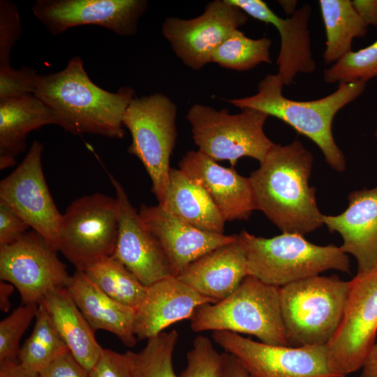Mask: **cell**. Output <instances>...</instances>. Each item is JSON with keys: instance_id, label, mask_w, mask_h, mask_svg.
<instances>
[{"instance_id": "cell-21", "label": "cell", "mask_w": 377, "mask_h": 377, "mask_svg": "<svg viewBox=\"0 0 377 377\" xmlns=\"http://www.w3.org/2000/svg\"><path fill=\"white\" fill-rule=\"evenodd\" d=\"M215 303L175 276L158 281L147 288L136 308L133 331L138 339L158 335L170 325L191 318L200 306Z\"/></svg>"}, {"instance_id": "cell-37", "label": "cell", "mask_w": 377, "mask_h": 377, "mask_svg": "<svg viewBox=\"0 0 377 377\" xmlns=\"http://www.w3.org/2000/svg\"><path fill=\"white\" fill-rule=\"evenodd\" d=\"M89 377H131L129 350L119 353L104 349Z\"/></svg>"}, {"instance_id": "cell-46", "label": "cell", "mask_w": 377, "mask_h": 377, "mask_svg": "<svg viewBox=\"0 0 377 377\" xmlns=\"http://www.w3.org/2000/svg\"><path fill=\"white\" fill-rule=\"evenodd\" d=\"M374 135H375V138H376V142H377V125H376V130H375V134H374Z\"/></svg>"}, {"instance_id": "cell-44", "label": "cell", "mask_w": 377, "mask_h": 377, "mask_svg": "<svg viewBox=\"0 0 377 377\" xmlns=\"http://www.w3.org/2000/svg\"><path fill=\"white\" fill-rule=\"evenodd\" d=\"M14 290V286L11 283L1 281L0 283V309L7 312L10 307V298Z\"/></svg>"}, {"instance_id": "cell-24", "label": "cell", "mask_w": 377, "mask_h": 377, "mask_svg": "<svg viewBox=\"0 0 377 377\" xmlns=\"http://www.w3.org/2000/svg\"><path fill=\"white\" fill-rule=\"evenodd\" d=\"M49 124H57L56 117L34 94L0 101V170L16 164L31 131Z\"/></svg>"}, {"instance_id": "cell-2", "label": "cell", "mask_w": 377, "mask_h": 377, "mask_svg": "<svg viewBox=\"0 0 377 377\" xmlns=\"http://www.w3.org/2000/svg\"><path fill=\"white\" fill-rule=\"evenodd\" d=\"M34 94L53 112L57 125L65 131L114 139L124 137V116L135 97L128 86L112 92L96 85L77 56L61 71L38 74Z\"/></svg>"}, {"instance_id": "cell-9", "label": "cell", "mask_w": 377, "mask_h": 377, "mask_svg": "<svg viewBox=\"0 0 377 377\" xmlns=\"http://www.w3.org/2000/svg\"><path fill=\"white\" fill-rule=\"evenodd\" d=\"M119 230L116 198L101 193L74 200L62 214L58 251L75 267L85 271L114 254Z\"/></svg>"}, {"instance_id": "cell-43", "label": "cell", "mask_w": 377, "mask_h": 377, "mask_svg": "<svg viewBox=\"0 0 377 377\" xmlns=\"http://www.w3.org/2000/svg\"><path fill=\"white\" fill-rule=\"evenodd\" d=\"M361 369L359 377H377V340Z\"/></svg>"}, {"instance_id": "cell-45", "label": "cell", "mask_w": 377, "mask_h": 377, "mask_svg": "<svg viewBox=\"0 0 377 377\" xmlns=\"http://www.w3.org/2000/svg\"><path fill=\"white\" fill-rule=\"evenodd\" d=\"M278 3L281 6L288 17L293 15L297 9V1L289 0H280Z\"/></svg>"}, {"instance_id": "cell-11", "label": "cell", "mask_w": 377, "mask_h": 377, "mask_svg": "<svg viewBox=\"0 0 377 377\" xmlns=\"http://www.w3.org/2000/svg\"><path fill=\"white\" fill-rule=\"evenodd\" d=\"M212 337L251 377H344L331 367L327 345H271L228 331H214Z\"/></svg>"}, {"instance_id": "cell-19", "label": "cell", "mask_w": 377, "mask_h": 377, "mask_svg": "<svg viewBox=\"0 0 377 377\" xmlns=\"http://www.w3.org/2000/svg\"><path fill=\"white\" fill-rule=\"evenodd\" d=\"M179 168L205 190L226 222L247 220L256 210L249 178L234 168L223 167L198 150L186 152Z\"/></svg>"}, {"instance_id": "cell-30", "label": "cell", "mask_w": 377, "mask_h": 377, "mask_svg": "<svg viewBox=\"0 0 377 377\" xmlns=\"http://www.w3.org/2000/svg\"><path fill=\"white\" fill-rule=\"evenodd\" d=\"M271 44L267 37L253 39L236 29L214 50L211 62L231 70L249 71L261 63H271Z\"/></svg>"}, {"instance_id": "cell-15", "label": "cell", "mask_w": 377, "mask_h": 377, "mask_svg": "<svg viewBox=\"0 0 377 377\" xmlns=\"http://www.w3.org/2000/svg\"><path fill=\"white\" fill-rule=\"evenodd\" d=\"M147 7L146 0H37L31 10L54 36L91 24L131 36L138 31L139 20Z\"/></svg>"}, {"instance_id": "cell-39", "label": "cell", "mask_w": 377, "mask_h": 377, "mask_svg": "<svg viewBox=\"0 0 377 377\" xmlns=\"http://www.w3.org/2000/svg\"><path fill=\"white\" fill-rule=\"evenodd\" d=\"M29 229L24 221L0 204V246L15 242Z\"/></svg>"}, {"instance_id": "cell-28", "label": "cell", "mask_w": 377, "mask_h": 377, "mask_svg": "<svg viewBox=\"0 0 377 377\" xmlns=\"http://www.w3.org/2000/svg\"><path fill=\"white\" fill-rule=\"evenodd\" d=\"M84 272L112 299L135 309L146 294L147 287L112 256L93 265Z\"/></svg>"}, {"instance_id": "cell-17", "label": "cell", "mask_w": 377, "mask_h": 377, "mask_svg": "<svg viewBox=\"0 0 377 377\" xmlns=\"http://www.w3.org/2000/svg\"><path fill=\"white\" fill-rule=\"evenodd\" d=\"M138 213L145 228L161 246L175 277L200 257L238 237V235H226L196 228L172 215L159 204H142Z\"/></svg>"}, {"instance_id": "cell-3", "label": "cell", "mask_w": 377, "mask_h": 377, "mask_svg": "<svg viewBox=\"0 0 377 377\" xmlns=\"http://www.w3.org/2000/svg\"><path fill=\"white\" fill-rule=\"evenodd\" d=\"M366 84L360 80L339 84L325 97L300 101L283 95L284 84L278 73L267 74L259 82L256 94L226 101L240 109L257 110L286 123L318 147L332 170L343 172L346 161L334 139L332 122L339 110L364 93Z\"/></svg>"}, {"instance_id": "cell-20", "label": "cell", "mask_w": 377, "mask_h": 377, "mask_svg": "<svg viewBox=\"0 0 377 377\" xmlns=\"http://www.w3.org/2000/svg\"><path fill=\"white\" fill-rule=\"evenodd\" d=\"M348 207L338 215L323 216L330 233H339L343 239L341 249L356 259V274L377 265V186L362 188L348 195Z\"/></svg>"}, {"instance_id": "cell-10", "label": "cell", "mask_w": 377, "mask_h": 377, "mask_svg": "<svg viewBox=\"0 0 377 377\" xmlns=\"http://www.w3.org/2000/svg\"><path fill=\"white\" fill-rule=\"evenodd\" d=\"M341 322L327 344L332 369L346 377L364 365L377 336V265L349 281Z\"/></svg>"}, {"instance_id": "cell-33", "label": "cell", "mask_w": 377, "mask_h": 377, "mask_svg": "<svg viewBox=\"0 0 377 377\" xmlns=\"http://www.w3.org/2000/svg\"><path fill=\"white\" fill-rule=\"evenodd\" d=\"M38 308L37 304H22L0 322V363L18 360L20 339Z\"/></svg>"}, {"instance_id": "cell-42", "label": "cell", "mask_w": 377, "mask_h": 377, "mask_svg": "<svg viewBox=\"0 0 377 377\" xmlns=\"http://www.w3.org/2000/svg\"><path fill=\"white\" fill-rule=\"evenodd\" d=\"M0 377H38V374L24 368L15 360L0 363Z\"/></svg>"}, {"instance_id": "cell-1", "label": "cell", "mask_w": 377, "mask_h": 377, "mask_svg": "<svg viewBox=\"0 0 377 377\" xmlns=\"http://www.w3.org/2000/svg\"><path fill=\"white\" fill-rule=\"evenodd\" d=\"M313 156L297 139L274 144L249 177L256 210L283 233L301 235L323 225L316 188L309 185Z\"/></svg>"}, {"instance_id": "cell-41", "label": "cell", "mask_w": 377, "mask_h": 377, "mask_svg": "<svg viewBox=\"0 0 377 377\" xmlns=\"http://www.w3.org/2000/svg\"><path fill=\"white\" fill-rule=\"evenodd\" d=\"M223 364L221 377H251L237 359L228 353H223Z\"/></svg>"}, {"instance_id": "cell-25", "label": "cell", "mask_w": 377, "mask_h": 377, "mask_svg": "<svg viewBox=\"0 0 377 377\" xmlns=\"http://www.w3.org/2000/svg\"><path fill=\"white\" fill-rule=\"evenodd\" d=\"M39 304L46 310L69 351L89 373L98 361L103 348L66 288L50 291Z\"/></svg>"}, {"instance_id": "cell-12", "label": "cell", "mask_w": 377, "mask_h": 377, "mask_svg": "<svg viewBox=\"0 0 377 377\" xmlns=\"http://www.w3.org/2000/svg\"><path fill=\"white\" fill-rule=\"evenodd\" d=\"M43 145L34 140L24 159L0 182V204L24 221L58 251L62 214L50 194L43 170Z\"/></svg>"}, {"instance_id": "cell-5", "label": "cell", "mask_w": 377, "mask_h": 377, "mask_svg": "<svg viewBox=\"0 0 377 377\" xmlns=\"http://www.w3.org/2000/svg\"><path fill=\"white\" fill-rule=\"evenodd\" d=\"M349 281L316 275L279 288L288 346L327 345L343 316Z\"/></svg>"}, {"instance_id": "cell-32", "label": "cell", "mask_w": 377, "mask_h": 377, "mask_svg": "<svg viewBox=\"0 0 377 377\" xmlns=\"http://www.w3.org/2000/svg\"><path fill=\"white\" fill-rule=\"evenodd\" d=\"M377 77V39L371 45L351 51L326 68L323 80L327 83L367 82Z\"/></svg>"}, {"instance_id": "cell-36", "label": "cell", "mask_w": 377, "mask_h": 377, "mask_svg": "<svg viewBox=\"0 0 377 377\" xmlns=\"http://www.w3.org/2000/svg\"><path fill=\"white\" fill-rule=\"evenodd\" d=\"M21 34L22 24L17 6L10 0H1L0 66L10 65V53Z\"/></svg>"}, {"instance_id": "cell-26", "label": "cell", "mask_w": 377, "mask_h": 377, "mask_svg": "<svg viewBox=\"0 0 377 377\" xmlns=\"http://www.w3.org/2000/svg\"><path fill=\"white\" fill-rule=\"evenodd\" d=\"M165 210L202 230L223 234L225 220L205 190L180 169L171 168L163 200Z\"/></svg>"}, {"instance_id": "cell-27", "label": "cell", "mask_w": 377, "mask_h": 377, "mask_svg": "<svg viewBox=\"0 0 377 377\" xmlns=\"http://www.w3.org/2000/svg\"><path fill=\"white\" fill-rule=\"evenodd\" d=\"M318 4L326 34L323 60L334 64L352 51L354 38L366 36L368 27L350 0H319Z\"/></svg>"}, {"instance_id": "cell-6", "label": "cell", "mask_w": 377, "mask_h": 377, "mask_svg": "<svg viewBox=\"0 0 377 377\" xmlns=\"http://www.w3.org/2000/svg\"><path fill=\"white\" fill-rule=\"evenodd\" d=\"M193 332L228 331L261 342L288 346L281 312L279 288L247 276L228 297L200 306L191 318Z\"/></svg>"}, {"instance_id": "cell-23", "label": "cell", "mask_w": 377, "mask_h": 377, "mask_svg": "<svg viewBox=\"0 0 377 377\" xmlns=\"http://www.w3.org/2000/svg\"><path fill=\"white\" fill-rule=\"evenodd\" d=\"M66 288L94 331L110 332L125 346H135L137 343L133 331L135 308L112 299L84 271L75 270Z\"/></svg>"}, {"instance_id": "cell-8", "label": "cell", "mask_w": 377, "mask_h": 377, "mask_svg": "<svg viewBox=\"0 0 377 377\" xmlns=\"http://www.w3.org/2000/svg\"><path fill=\"white\" fill-rule=\"evenodd\" d=\"M177 107L167 96L155 93L135 97L123 119L130 132L128 152L144 165L158 203L164 198L171 168L170 156L177 138Z\"/></svg>"}, {"instance_id": "cell-38", "label": "cell", "mask_w": 377, "mask_h": 377, "mask_svg": "<svg viewBox=\"0 0 377 377\" xmlns=\"http://www.w3.org/2000/svg\"><path fill=\"white\" fill-rule=\"evenodd\" d=\"M38 377H89V375L69 350H67L39 372Z\"/></svg>"}, {"instance_id": "cell-13", "label": "cell", "mask_w": 377, "mask_h": 377, "mask_svg": "<svg viewBox=\"0 0 377 377\" xmlns=\"http://www.w3.org/2000/svg\"><path fill=\"white\" fill-rule=\"evenodd\" d=\"M57 251L31 229L15 242L0 246V279L14 286L22 303L38 305L50 291L71 279Z\"/></svg>"}, {"instance_id": "cell-14", "label": "cell", "mask_w": 377, "mask_h": 377, "mask_svg": "<svg viewBox=\"0 0 377 377\" xmlns=\"http://www.w3.org/2000/svg\"><path fill=\"white\" fill-rule=\"evenodd\" d=\"M247 20L248 15L228 0H214L195 18H165L161 31L182 63L199 71L211 62L213 52L225 39Z\"/></svg>"}, {"instance_id": "cell-16", "label": "cell", "mask_w": 377, "mask_h": 377, "mask_svg": "<svg viewBox=\"0 0 377 377\" xmlns=\"http://www.w3.org/2000/svg\"><path fill=\"white\" fill-rule=\"evenodd\" d=\"M110 179L119 205V230L112 257L146 287L174 276L164 251L144 226L124 187L110 175Z\"/></svg>"}, {"instance_id": "cell-35", "label": "cell", "mask_w": 377, "mask_h": 377, "mask_svg": "<svg viewBox=\"0 0 377 377\" xmlns=\"http://www.w3.org/2000/svg\"><path fill=\"white\" fill-rule=\"evenodd\" d=\"M38 74L34 68L0 66V101L34 94Z\"/></svg>"}, {"instance_id": "cell-18", "label": "cell", "mask_w": 377, "mask_h": 377, "mask_svg": "<svg viewBox=\"0 0 377 377\" xmlns=\"http://www.w3.org/2000/svg\"><path fill=\"white\" fill-rule=\"evenodd\" d=\"M228 1L247 15L276 27L281 38L276 58L277 73L284 85L290 84L298 73H311L315 71L316 64L311 49L309 29L311 8L309 4H304L290 17L282 18L261 0Z\"/></svg>"}, {"instance_id": "cell-29", "label": "cell", "mask_w": 377, "mask_h": 377, "mask_svg": "<svg viewBox=\"0 0 377 377\" xmlns=\"http://www.w3.org/2000/svg\"><path fill=\"white\" fill-rule=\"evenodd\" d=\"M67 350L46 310L38 304L32 332L20 348L18 362L24 368L38 374Z\"/></svg>"}, {"instance_id": "cell-31", "label": "cell", "mask_w": 377, "mask_h": 377, "mask_svg": "<svg viewBox=\"0 0 377 377\" xmlns=\"http://www.w3.org/2000/svg\"><path fill=\"white\" fill-rule=\"evenodd\" d=\"M178 337L176 330L162 332L148 339L139 352L129 350L131 377H179L172 362Z\"/></svg>"}, {"instance_id": "cell-22", "label": "cell", "mask_w": 377, "mask_h": 377, "mask_svg": "<svg viewBox=\"0 0 377 377\" xmlns=\"http://www.w3.org/2000/svg\"><path fill=\"white\" fill-rule=\"evenodd\" d=\"M247 276L245 249L238 235L235 241L192 263L177 278L216 303L232 294Z\"/></svg>"}, {"instance_id": "cell-4", "label": "cell", "mask_w": 377, "mask_h": 377, "mask_svg": "<svg viewBox=\"0 0 377 377\" xmlns=\"http://www.w3.org/2000/svg\"><path fill=\"white\" fill-rule=\"evenodd\" d=\"M239 235L249 276L270 286L280 288L331 269L350 272L348 254L334 244L317 245L295 233L267 238L243 230Z\"/></svg>"}, {"instance_id": "cell-40", "label": "cell", "mask_w": 377, "mask_h": 377, "mask_svg": "<svg viewBox=\"0 0 377 377\" xmlns=\"http://www.w3.org/2000/svg\"><path fill=\"white\" fill-rule=\"evenodd\" d=\"M352 3L367 27H377V0H353Z\"/></svg>"}, {"instance_id": "cell-34", "label": "cell", "mask_w": 377, "mask_h": 377, "mask_svg": "<svg viewBox=\"0 0 377 377\" xmlns=\"http://www.w3.org/2000/svg\"><path fill=\"white\" fill-rule=\"evenodd\" d=\"M223 354L213 346L211 340L203 335L197 336L193 347L186 353V365L179 377H221Z\"/></svg>"}, {"instance_id": "cell-7", "label": "cell", "mask_w": 377, "mask_h": 377, "mask_svg": "<svg viewBox=\"0 0 377 377\" xmlns=\"http://www.w3.org/2000/svg\"><path fill=\"white\" fill-rule=\"evenodd\" d=\"M268 117L251 108L230 114L200 103L193 104L186 114L198 150L216 162L228 161L232 168L242 157L260 163L265 158L274 144L264 131Z\"/></svg>"}]
</instances>
